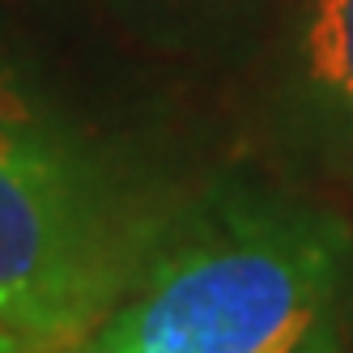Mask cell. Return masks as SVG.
I'll return each instance as SVG.
<instances>
[{
	"label": "cell",
	"mask_w": 353,
	"mask_h": 353,
	"mask_svg": "<svg viewBox=\"0 0 353 353\" xmlns=\"http://www.w3.org/2000/svg\"><path fill=\"white\" fill-rule=\"evenodd\" d=\"M17 103H21V94H17L5 77H0V111H9V107H17Z\"/></svg>",
	"instance_id": "5b68a950"
},
{
	"label": "cell",
	"mask_w": 353,
	"mask_h": 353,
	"mask_svg": "<svg viewBox=\"0 0 353 353\" xmlns=\"http://www.w3.org/2000/svg\"><path fill=\"white\" fill-rule=\"evenodd\" d=\"M349 272L353 243L332 213L230 205L137 272L77 353H323Z\"/></svg>",
	"instance_id": "6da1fadb"
},
{
	"label": "cell",
	"mask_w": 353,
	"mask_h": 353,
	"mask_svg": "<svg viewBox=\"0 0 353 353\" xmlns=\"http://www.w3.org/2000/svg\"><path fill=\"white\" fill-rule=\"evenodd\" d=\"M323 353H341V345H336V349H323Z\"/></svg>",
	"instance_id": "8992f818"
},
{
	"label": "cell",
	"mask_w": 353,
	"mask_h": 353,
	"mask_svg": "<svg viewBox=\"0 0 353 353\" xmlns=\"http://www.w3.org/2000/svg\"><path fill=\"white\" fill-rule=\"evenodd\" d=\"M0 353H39V345L30 336H21L13 323L0 319Z\"/></svg>",
	"instance_id": "277c9868"
},
{
	"label": "cell",
	"mask_w": 353,
	"mask_h": 353,
	"mask_svg": "<svg viewBox=\"0 0 353 353\" xmlns=\"http://www.w3.org/2000/svg\"><path fill=\"white\" fill-rule=\"evenodd\" d=\"M290 94L311 128L353 145V0H302L290 39Z\"/></svg>",
	"instance_id": "3957f363"
},
{
	"label": "cell",
	"mask_w": 353,
	"mask_h": 353,
	"mask_svg": "<svg viewBox=\"0 0 353 353\" xmlns=\"http://www.w3.org/2000/svg\"><path fill=\"white\" fill-rule=\"evenodd\" d=\"M132 276V243L90 166L26 103L0 111V319L39 349L68 345Z\"/></svg>",
	"instance_id": "7a4b0ae2"
}]
</instances>
